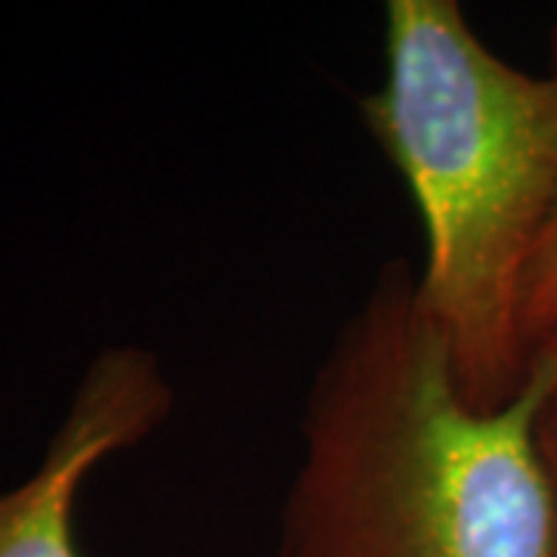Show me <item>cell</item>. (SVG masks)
<instances>
[{
    "label": "cell",
    "mask_w": 557,
    "mask_h": 557,
    "mask_svg": "<svg viewBox=\"0 0 557 557\" xmlns=\"http://www.w3.org/2000/svg\"><path fill=\"white\" fill-rule=\"evenodd\" d=\"M542 399L533 362L508 406L474 409L416 267L384 260L310 381L278 557H557Z\"/></svg>",
    "instance_id": "1"
},
{
    "label": "cell",
    "mask_w": 557,
    "mask_h": 557,
    "mask_svg": "<svg viewBox=\"0 0 557 557\" xmlns=\"http://www.w3.org/2000/svg\"><path fill=\"white\" fill-rule=\"evenodd\" d=\"M359 115L416 199L418 288L458 391L496 412L533 366L523 288L557 211V78L498 57L458 0H391Z\"/></svg>",
    "instance_id": "2"
},
{
    "label": "cell",
    "mask_w": 557,
    "mask_h": 557,
    "mask_svg": "<svg viewBox=\"0 0 557 557\" xmlns=\"http://www.w3.org/2000/svg\"><path fill=\"white\" fill-rule=\"evenodd\" d=\"M174 399L152 350L102 347L75 384L35 474L0 490V557H81L72 515L84 480L109 456L152 437Z\"/></svg>",
    "instance_id": "3"
},
{
    "label": "cell",
    "mask_w": 557,
    "mask_h": 557,
    "mask_svg": "<svg viewBox=\"0 0 557 557\" xmlns=\"http://www.w3.org/2000/svg\"><path fill=\"white\" fill-rule=\"evenodd\" d=\"M557 322V211L539 239L523 288V332L530 347Z\"/></svg>",
    "instance_id": "4"
},
{
    "label": "cell",
    "mask_w": 557,
    "mask_h": 557,
    "mask_svg": "<svg viewBox=\"0 0 557 557\" xmlns=\"http://www.w3.org/2000/svg\"><path fill=\"white\" fill-rule=\"evenodd\" d=\"M533 362L545 372V399L539 418V437L545 443H557V322L536 341Z\"/></svg>",
    "instance_id": "5"
},
{
    "label": "cell",
    "mask_w": 557,
    "mask_h": 557,
    "mask_svg": "<svg viewBox=\"0 0 557 557\" xmlns=\"http://www.w3.org/2000/svg\"><path fill=\"white\" fill-rule=\"evenodd\" d=\"M548 75L557 78V22L552 25V32H548Z\"/></svg>",
    "instance_id": "6"
},
{
    "label": "cell",
    "mask_w": 557,
    "mask_h": 557,
    "mask_svg": "<svg viewBox=\"0 0 557 557\" xmlns=\"http://www.w3.org/2000/svg\"><path fill=\"white\" fill-rule=\"evenodd\" d=\"M542 453H545V461H548V471H552V480H555L557 490V443H545V440H542Z\"/></svg>",
    "instance_id": "7"
}]
</instances>
